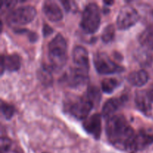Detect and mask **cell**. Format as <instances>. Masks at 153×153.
<instances>
[{
    "label": "cell",
    "mask_w": 153,
    "mask_h": 153,
    "mask_svg": "<svg viewBox=\"0 0 153 153\" xmlns=\"http://www.w3.org/2000/svg\"><path fill=\"white\" fill-rule=\"evenodd\" d=\"M105 131L108 140L114 146L128 152L135 133L123 115L115 114L108 118Z\"/></svg>",
    "instance_id": "6da1fadb"
},
{
    "label": "cell",
    "mask_w": 153,
    "mask_h": 153,
    "mask_svg": "<svg viewBox=\"0 0 153 153\" xmlns=\"http://www.w3.org/2000/svg\"><path fill=\"white\" fill-rule=\"evenodd\" d=\"M48 52L52 70H61L67 61V44L62 34H58L49 42Z\"/></svg>",
    "instance_id": "7a4b0ae2"
},
{
    "label": "cell",
    "mask_w": 153,
    "mask_h": 153,
    "mask_svg": "<svg viewBox=\"0 0 153 153\" xmlns=\"http://www.w3.org/2000/svg\"><path fill=\"white\" fill-rule=\"evenodd\" d=\"M101 22V13L99 6L94 2L85 6L82 16L80 26L85 34H94L98 31Z\"/></svg>",
    "instance_id": "3957f363"
},
{
    "label": "cell",
    "mask_w": 153,
    "mask_h": 153,
    "mask_svg": "<svg viewBox=\"0 0 153 153\" xmlns=\"http://www.w3.org/2000/svg\"><path fill=\"white\" fill-rule=\"evenodd\" d=\"M37 15V10L33 6H21L8 13L6 20L8 25L19 26L31 22Z\"/></svg>",
    "instance_id": "277c9868"
},
{
    "label": "cell",
    "mask_w": 153,
    "mask_h": 153,
    "mask_svg": "<svg viewBox=\"0 0 153 153\" xmlns=\"http://www.w3.org/2000/svg\"><path fill=\"white\" fill-rule=\"evenodd\" d=\"M94 64L97 71L102 75L122 73L125 70L104 52H99L94 55Z\"/></svg>",
    "instance_id": "5b68a950"
},
{
    "label": "cell",
    "mask_w": 153,
    "mask_h": 153,
    "mask_svg": "<svg viewBox=\"0 0 153 153\" xmlns=\"http://www.w3.org/2000/svg\"><path fill=\"white\" fill-rule=\"evenodd\" d=\"M94 105L85 96L72 100L67 105V110L73 117L85 120L94 108Z\"/></svg>",
    "instance_id": "8992f818"
},
{
    "label": "cell",
    "mask_w": 153,
    "mask_h": 153,
    "mask_svg": "<svg viewBox=\"0 0 153 153\" xmlns=\"http://www.w3.org/2000/svg\"><path fill=\"white\" fill-rule=\"evenodd\" d=\"M140 15L134 7L125 5L120 10L117 18V25L120 30H126L137 23Z\"/></svg>",
    "instance_id": "52a82bcc"
},
{
    "label": "cell",
    "mask_w": 153,
    "mask_h": 153,
    "mask_svg": "<svg viewBox=\"0 0 153 153\" xmlns=\"http://www.w3.org/2000/svg\"><path fill=\"white\" fill-rule=\"evenodd\" d=\"M62 82L70 88H80L88 82V71L76 67H71L63 76Z\"/></svg>",
    "instance_id": "ba28073f"
},
{
    "label": "cell",
    "mask_w": 153,
    "mask_h": 153,
    "mask_svg": "<svg viewBox=\"0 0 153 153\" xmlns=\"http://www.w3.org/2000/svg\"><path fill=\"white\" fill-rule=\"evenodd\" d=\"M153 143V134L145 131H139L133 138L132 142L128 148V153H136L145 149Z\"/></svg>",
    "instance_id": "9c48e42d"
},
{
    "label": "cell",
    "mask_w": 153,
    "mask_h": 153,
    "mask_svg": "<svg viewBox=\"0 0 153 153\" xmlns=\"http://www.w3.org/2000/svg\"><path fill=\"white\" fill-rule=\"evenodd\" d=\"M83 128L88 134H91L97 140H99L102 131L101 115L94 114L90 117L87 118L83 123Z\"/></svg>",
    "instance_id": "30bf717a"
},
{
    "label": "cell",
    "mask_w": 153,
    "mask_h": 153,
    "mask_svg": "<svg viewBox=\"0 0 153 153\" xmlns=\"http://www.w3.org/2000/svg\"><path fill=\"white\" fill-rule=\"evenodd\" d=\"M73 60L75 67L89 72V55L85 47L77 46L73 50Z\"/></svg>",
    "instance_id": "8fae6325"
},
{
    "label": "cell",
    "mask_w": 153,
    "mask_h": 153,
    "mask_svg": "<svg viewBox=\"0 0 153 153\" xmlns=\"http://www.w3.org/2000/svg\"><path fill=\"white\" fill-rule=\"evenodd\" d=\"M127 101L126 96H123L118 98H111L108 100L102 107V116L105 119L111 117L114 114L122 107L124 103Z\"/></svg>",
    "instance_id": "7c38bea8"
},
{
    "label": "cell",
    "mask_w": 153,
    "mask_h": 153,
    "mask_svg": "<svg viewBox=\"0 0 153 153\" xmlns=\"http://www.w3.org/2000/svg\"><path fill=\"white\" fill-rule=\"evenodd\" d=\"M21 67V58L17 54L8 55H1V75L4 73V70L10 72L17 71Z\"/></svg>",
    "instance_id": "4fadbf2b"
},
{
    "label": "cell",
    "mask_w": 153,
    "mask_h": 153,
    "mask_svg": "<svg viewBox=\"0 0 153 153\" xmlns=\"http://www.w3.org/2000/svg\"><path fill=\"white\" fill-rule=\"evenodd\" d=\"M43 11L51 22H59L63 18V13L55 1L48 0L43 2Z\"/></svg>",
    "instance_id": "5bb4252c"
},
{
    "label": "cell",
    "mask_w": 153,
    "mask_h": 153,
    "mask_svg": "<svg viewBox=\"0 0 153 153\" xmlns=\"http://www.w3.org/2000/svg\"><path fill=\"white\" fill-rule=\"evenodd\" d=\"M135 105L137 108L144 114L145 115L150 114L152 111V105L148 96L146 94V91H140L136 92L135 99H134Z\"/></svg>",
    "instance_id": "9a60e30c"
},
{
    "label": "cell",
    "mask_w": 153,
    "mask_h": 153,
    "mask_svg": "<svg viewBox=\"0 0 153 153\" xmlns=\"http://www.w3.org/2000/svg\"><path fill=\"white\" fill-rule=\"evenodd\" d=\"M127 79L133 86L142 87L147 83L149 80V75L144 70H140L129 73Z\"/></svg>",
    "instance_id": "2e32d148"
},
{
    "label": "cell",
    "mask_w": 153,
    "mask_h": 153,
    "mask_svg": "<svg viewBox=\"0 0 153 153\" xmlns=\"http://www.w3.org/2000/svg\"><path fill=\"white\" fill-rule=\"evenodd\" d=\"M138 40L143 46L149 49H153V28L149 27L145 29L139 35Z\"/></svg>",
    "instance_id": "e0dca14e"
},
{
    "label": "cell",
    "mask_w": 153,
    "mask_h": 153,
    "mask_svg": "<svg viewBox=\"0 0 153 153\" xmlns=\"http://www.w3.org/2000/svg\"><path fill=\"white\" fill-rule=\"evenodd\" d=\"M120 82L116 79L108 78L102 81V91L105 94H112L120 86Z\"/></svg>",
    "instance_id": "ac0fdd59"
},
{
    "label": "cell",
    "mask_w": 153,
    "mask_h": 153,
    "mask_svg": "<svg viewBox=\"0 0 153 153\" xmlns=\"http://www.w3.org/2000/svg\"><path fill=\"white\" fill-rule=\"evenodd\" d=\"M85 97L95 105L100 104L102 99L101 92L97 87L90 86L88 88Z\"/></svg>",
    "instance_id": "d6986e66"
},
{
    "label": "cell",
    "mask_w": 153,
    "mask_h": 153,
    "mask_svg": "<svg viewBox=\"0 0 153 153\" xmlns=\"http://www.w3.org/2000/svg\"><path fill=\"white\" fill-rule=\"evenodd\" d=\"M52 68L50 66L46 67L43 66L38 72L39 79L41 81L43 85H49L52 82Z\"/></svg>",
    "instance_id": "ffe728a7"
},
{
    "label": "cell",
    "mask_w": 153,
    "mask_h": 153,
    "mask_svg": "<svg viewBox=\"0 0 153 153\" xmlns=\"http://www.w3.org/2000/svg\"><path fill=\"white\" fill-rule=\"evenodd\" d=\"M115 37V27L113 24L108 25L105 27L102 33V40L104 43H108L114 40Z\"/></svg>",
    "instance_id": "44dd1931"
},
{
    "label": "cell",
    "mask_w": 153,
    "mask_h": 153,
    "mask_svg": "<svg viewBox=\"0 0 153 153\" xmlns=\"http://www.w3.org/2000/svg\"><path fill=\"white\" fill-rule=\"evenodd\" d=\"M1 111L4 117L6 120H10L13 117L15 113V108L12 105L6 102H1Z\"/></svg>",
    "instance_id": "7402d4cb"
},
{
    "label": "cell",
    "mask_w": 153,
    "mask_h": 153,
    "mask_svg": "<svg viewBox=\"0 0 153 153\" xmlns=\"http://www.w3.org/2000/svg\"><path fill=\"white\" fill-rule=\"evenodd\" d=\"M15 32L17 33V34H28V39L31 42L34 43V42L37 41V38H38V36L36 33L33 32V31H28V29H24V28H17V29H15Z\"/></svg>",
    "instance_id": "603a6c76"
},
{
    "label": "cell",
    "mask_w": 153,
    "mask_h": 153,
    "mask_svg": "<svg viewBox=\"0 0 153 153\" xmlns=\"http://www.w3.org/2000/svg\"><path fill=\"white\" fill-rule=\"evenodd\" d=\"M11 140L5 137H1V152H7L11 146Z\"/></svg>",
    "instance_id": "cb8c5ba5"
},
{
    "label": "cell",
    "mask_w": 153,
    "mask_h": 153,
    "mask_svg": "<svg viewBox=\"0 0 153 153\" xmlns=\"http://www.w3.org/2000/svg\"><path fill=\"white\" fill-rule=\"evenodd\" d=\"M16 3H17L16 1H3L1 7V12L3 10H7L12 9L14 7Z\"/></svg>",
    "instance_id": "d4e9b609"
},
{
    "label": "cell",
    "mask_w": 153,
    "mask_h": 153,
    "mask_svg": "<svg viewBox=\"0 0 153 153\" xmlns=\"http://www.w3.org/2000/svg\"><path fill=\"white\" fill-rule=\"evenodd\" d=\"M54 30L50 25H47V24L44 23L43 25V35L44 37H47L49 36L50 34H52L53 33Z\"/></svg>",
    "instance_id": "484cf974"
},
{
    "label": "cell",
    "mask_w": 153,
    "mask_h": 153,
    "mask_svg": "<svg viewBox=\"0 0 153 153\" xmlns=\"http://www.w3.org/2000/svg\"><path fill=\"white\" fill-rule=\"evenodd\" d=\"M61 3L62 4L63 7H64V10H66L67 12L70 11V8H71V7H70V2L69 1H61Z\"/></svg>",
    "instance_id": "4316f807"
},
{
    "label": "cell",
    "mask_w": 153,
    "mask_h": 153,
    "mask_svg": "<svg viewBox=\"0 0 153 153\" xmlns=\"http://www.w3.org/2000/svg\"><path fill=\"white\" fill-rule=\"evenodd\" d=\"M146 94L148 96V98L149 99L151 102L153 103V85L149 88V89L146 91Z\"/></svg>",
    "instance_id": "83f0119b"
},
{
    "label": "cell",
    "mask_w": 153,
    "mask_h": 153,
    "mask_svg": "<svg viewBox=\"0 0 153 153\" xmlns=\"http://www.w3.org/2000/svg\"><path fill=\"white\" fill-rule=\"evenodd\" d=\"M104 4H105V6H109L110 4H114V1H104Z\"/></svg>",
    "instance_id": "f1b7e54d"
},
{
    "label": "cell",
    "mask_w": 153,
    "mask_h": 153,
    "mask_svg": "<svg viewBox=\"0 0 153 153\" xmlns=\"http://www.w3.org/2000/svg\"><path fill=\"white\" fill-rule=\"evenodd\" d=\"M43 153H48V152H43Z\"/></svg>",
    "instance_id": "f546056e"
}]
</instances>
